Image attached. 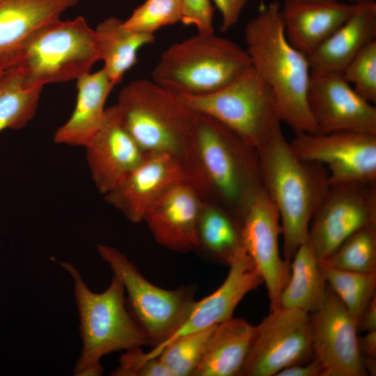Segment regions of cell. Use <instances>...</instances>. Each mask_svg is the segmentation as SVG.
Instances as JSON below:
<instances>
[{"label":"cell","mask_w":376,"mask_h":376,"mask_svg":"<svg viewBox=\"0 0 376 376\" xmlns=\"http://www.w3.org/2000/svg\"><path fill=\"white\" fill-rule=\"evenodd\" d=\"M244 40L251 66L273 93L281 123L295 132L318 133L308 102L310 63L288 40L277 2L268 3L249 21Z\"/></svg>","instance_id":"6da1fadb"},{"label":"cell","mask_w":376,"mask_h":376,"mask_svg":"<svg viewBox=\"0 0 376 376\" xmlns=\"http://www.w3.org/2000/svg\"><path fill=\"white\" fill-rule=\"evenodd\" d=\"M257 150L263 189L280 217L283 259L290 264L307 241L311 221L329 191V173L322 164L294 153L281 124Z\"/></svg>","instance_id":"7a4b0ae2"},{"label":"cell","mask_w":376,"mask_h":376,"mask_svg":"<svg viewBox=\"0 0 376 376\" xmlns=\"http://www.w3.org/2000/svg\"><path fill=\"white\" fill-rule=\"evenodd\" d=\"M116 106L125 127L143 152L178 159L203 194L196 147V113L178 94L145 79L125 85Z\"/></svg>","instance_id":"3957f363"},{"label":"cell","mask_w":376,"mask_h":376,"mask_svg":"<svg viewBox=\"0 0 376 376\" xmlns=\"http://www.w3.org/2000/svg\"><path fill=\"white\" fill-rule=\"evenodd\" d=\"M196 147L203 198L243 219L263 189L257 148L223 123L199 113Z\"/></svg>","instance_id":"277c9868"},{"label":"cell","mask_w":376,"mask_h":376,"mask_svg":"<svg viewBox=\"0 0 376 376\" xmlns=\"http://www.w3.org/2000/svg\"><path fill=\"white\" fill-rule=\"evenodd\" d=\"M59 264L72 279L79 315L82 349L74 368L75 375H101L100 359L104 355L152 345L127 308L124 286L118 277L113 275L108 288L96 293L72 263Z\"/></svg>","instance_id":"5b68a950"},{"label":"cell","mask_w":376,"mask_h":376,"mask_svg":"<svg viewBox=\"0 0 376 376\" xmlns=\"http://www.w3.org/2000/svg\"><path fill=\"white\" fill-rule=\"evenodd\" d=\"M251 66L239 45L214 32L172 44L161 54L152 80L179 95H204L227 86Z\"/></svg>","instance_id":"8992f818"},{"label":"cell","mask_w":376,"mask_h":376,"mask_svg":"<svg viewBox=\"0 0 376 376\" xmlns=\"http://www.w3.org/2000/svg\"><path fill=\"white\" fill-rule=\"evenodd\" d=\"M100 61L97 38L82 16L55 21L25 46L17 67L29 87L77 80Z\"/></svg>","instance_id":"52a82bcc"},{"label":"cell","mask_w":376,"mask_h":376,"mask_svg":"<svg viewBox=\"0 0 376 376\" xmlns=\"http://www.w3.org/2000/svg\"><path fill=\"white\" fill-rule=\"evenodd\" d=\"M179 96L191 110L216 119L256 148L281 123L270 88L252 66L214 93Z\"/></svg>","instance_id":"ba28073f"},{"label":"cell","mask_w":376,"mask_h":376,"mask_svg":"<svg viewBox=\"0 0 376 376\" xmlns=\"http://www.w3.org/2000/svg\"><path fill=\"white\" fill-rule=\"evenodd\" d=\"M101 258L122 281L130 313L151 340L152 347L172 335L186 318L194 300L193 287L173 290L148 281L135 265L114 247L97 244Z\"/></svg>","instance_id":"9c48e42d"},{"label":"cell","mask_w":376,"mask_h":376,"mask_svg":"<svg viewBox=\"0 0 376 376\" xmlns=\"http://www.w3.org/2000/svg\"><path fill=\"white\" fill-rule=\"evenodd\" d=\"M313 357L310 313L279 308L256 326L253 341L239 376H276L283 369L307 363Z\"/></svg>","instance_id":"30bf717a"},{"label":"cell","mask_w":376,"mask_h":376,"mask_svg":"<svg viewBox=\"0 0 376 376\" xmlns=\"http://www.w3.org/2000/svg\"><path fill=\"white\" fill-rule=\"evenodd\" d=\"M376 224V181L331 185L309 226L308 240L319 261L351 235Z\"/></svg>","instance_id":"8fae6325"},{"label":"cell","mask_w":376,"mask_h":376,"mask_svg":"<svg viewBox=\"0 0 376 376\" xmlns=\"http://www.w3.org/2000/svg\"><path fill=\"white\" fill-rule=\"evenodd\" d=\"M295 133L289 142L294 153L324 165L331 185L376 181V135L349 131Z\"/></svg>","instance_id":"7c38bea8"},{"label":"cell","mask_w":376,"mask_h":376,"mask_svg":"<svg viewBox=\"0 0 376 376\" xmlns=\"http://www.w3.org/2000/svg\"><path fill=\"white\" fill-rule=\"evenodd\" d=\"M313 358L322 376L368 375L358 346L357 324L327 285L320 306L310 313Z\"/></svg>","instance_id":"4fadbf2b"},{"label":"cell","mask_w":376,"mask_h":376,"mask_svg":"<svg viewBox=\"0 0 376 376\" xmlns=\"http://www.w3.org/2000/svg\"><path fill=\"white\" fill-rule=\"evenodd\" d=\"M309 109L318 130L376 135V107L360 95L342 74L311 72Z\"/></svg>","instance_id":"5bb4252c"},{"label":"cell","mask_w":376,"mask_h":376,"mask_svg":"<svg viewBox=\"0 0 376 376\" xmlns=\"http://www.w3.org/2000/svg\"><path fill=\"white\" fill-rule=\"evenodd\" d=\"M281 234L278 210L263 189L244 214L242 235L244 246L267 290L270 311L280 308V296L290 276V264L280 255Z\"/></svg>","instance_id":"9a60e30c"},{"label":"cell","mask_w":376,"mask_h":376,"mask_svg":"<svg viewBox=\"0 0 376 376\" xmlns=\"http://www.w3.org/2000/svg\"><path fill=\"white\" fill-rule=\"evenodd\" d=\"M229 271L222 284L212 293L195 301L184 322L168 338L146 352L154 358L170 342L182 336L217 326L231 318L242 299L263 283V279L245 248L228 264Z\"/></svg>","instance_id":"2e32d148"},{"label":"cell","mask_w":376,"mask_h":376,"mask_svg":"<svg viewBox=\"0 0 376 376\" xmlns=\"http://www.w3.org/2000/svg\"><path fill=\"white\" fill-rule=\"evenodd\" d=\"M84 147L92 180L103 195L121 183L147 155L125 127L116 104L107 108L102 126Z\"/></svg>","instance_id":"e0dca14e"},{"label":"cell","mask_w":376,"mask_h":376,"mask_svg":"<svg viewBox=\"0 0 376 376\" xmlns=\"http://www.w3.org/2000/svg\"><path fill=\"white\" fill-rule=\"evenodd\" d=\"M180 182L196 187L180 162L166 155L147 154L121 183L104 196L108 204L130 221L138 224L143 221L147 210L158 198Z\"/></svg>","instance_id":"ac0fdd59"},{"label":"cell","mask_w":376,"mask_h":376,"mask_svg":"<svg viewBox=\"0 0 376 376\" xmlns=\"http://www.w3.org/2000/svg\"><path fill=\"white\" fill-rule=\"evenodd\" d=\"M203 201L192 184L180 182L166 191L150 207L143 221L160 245L177 252L197 249V224Z\"/></svg>","instance_id":"d6986e66"},{"label":"cell","mask_w":376,"mask_h":376,"mask_svg":"<svg viewBox=\"0 0 376 376\" xmlns=\"http://www.w3.org/2000/svg\"><path fill=\"white\" fill-rule=\"evenodd\" d=\"M79 0H0V71L17 65L28 42Z\"/></svg>","instance_id":"ffe728a7"},{"label":"cell","mask_w":376,"mask_h":376,"mask_svg":"<svg viewBox=\"0 0 376 376\" xmlns=\"http://www.w3.org/2000/svg\"><path fill=\"white\" fill-rule=\"evenodd\" d=\"M359 4L337 0L284 3L281 15L285 36L308 56L332 35Z\"/></svg>","instance_id":"44dd1931"},{"label":"cell","mask_w":376,"mask_h":376,"mask_svg":"<svg viewBox=\"0 0 376 376\" xmlns=\"http://www.w3.org/2000/svg\"><path fill=\"white\" fill-rule=\"evenodd\" d=\"M376 40V3L359 4L355 12L307 56L311 72L342 74L350 61Z\"/></svg>","instance_id":"7402d4cb"},{"label":"cell","mask_w":376,"mask_h":376,"mask_svg":"<svg viewBox=\"0 0 376 376\" xmlns=\"http://www.w3.org/2000/svg\"><path fill=\"white\" fill-rule=\"evenodd\" d=\"M75 106L70 118L55 132L59 144L84 146L102 126L105 103L115 85L102 68L86 73L77 80Z\"/></svg>","instance_id":"603a6c76"},{"label":"cell","mask_w":376,"mask_h":376,"mask_svg":"<svg viewBox=\"0 0 376 376\" xmlns=\"http://www.w3.org/2000/svg\"><path fill=\"white\" fill-rule=\"evenodd\" d=\"M255 331L256 326L233 317L217 325L192 376H239Z\"/></svg>","instance_id":"cb8c5ba5"},{"label":"cell","mask_w":376,"mask_h":376,"mask_svg":"<svg viewBox=\"0 0 376 376\" xmlns=\"http://www.w3.org/2000/svg\"><path fill=\"white\" fill-rule=\"evenodd\" d=\"M243 219L219 204L203 198L197 224V249L210 258L228 264L244 248Z\"/></svg>","instance_id":"d4e9b609"},{"label":"cell","mask_w":376,"mask_h":376,"mask_svg":"<svg viewBox=\"0 0 376 376\" xmlns=\"http://www.w3.org/2000/svg\"><path fill=\"white\" fill-rule=\"evenodd\" d=\"M95 31L97 38L102 69L112 83L119 84L124 75L138 62V52L153 43L155 35L127 29L121 20L110 17L99 23Z\"/></svg>","instance_id":"484cf974"},{"label":"cell","mask_w":376,"mask_h":376,"mask_svg":"<svg viewBox=\"0 0 376 376\" xmlns=\"http://www.w3.org/2000/svg\"><path fill=\"white\" fill-rule=\"evenodd\" d=\"M327 285L320 262L307 240L290 262V276L280 296V308L311 313L322 304Z\"/></svg>","instance_id":"4316f807"},{"label":"cell","mask_w":376,"mask_h":376,"mask_svg":"<svg viewBox=\"0 0 376 376\" xmlns=\"http://www.w3.org/2000/svg\"><path fill=\"white\" fill-rule=\"evenodd\" d=\"M42 88L28 86L17 67L0 74V132L26 127L35 116Z\"/></svg>","instance_id":"83f0119b"},{"label":"cell","mask_w":376,"mask_h":376,"mask_svg":"<svg viewBox=\"0 0 376 376\" xmlns=\"http://www.w3.org/2000/svg\"><path fill=\"white\" fill-rule=\"evenodd\" d=\"M320 264L327 285L358 324L363 312L375 295L376 273L350 272Z\"/></svg>","instance_id":"f1b7e54d"},{"label":"cell","mask_w":376,"mask_h":376,"mask_svg":"<svg viewBox=\"0 0 376 376\" xmlns=\"http://www.w3.org/2000/svg\"><path fill=\"white\" fill-rule=\"evenodd\" d=\"M321 263L341 270L376 273V224L354 233Z\"/></svg>","instance_id":"f546056e"},{"label":"cell","mask_w":376,"mask_h":376,"mask_svg":"<svg viewBox=\"0 0 376 376\" xmlns=\"http://www.w3.org/2000/svg\"><path fill=\"white\" fill-rule=\"evenodd\" d=\"M216 326L177 338L157 354L171 376H192Z\"/></svg>","instance_id":"4dcf8cb0"},{"label":"cell","mask_w":376,"mask_h":376,"mask_svg":"<svg viewBox=\"0 0 376 376\" xmlns=\"http://www.w3.org/2000/svg\"><path fill=\"white\" fill-rule=\"evenodd\" d=\"M182 14L181 0H146L123 24L129 30L155 35L159 29L181 22Z\"/></svg>","instance_id":"1f68e13d"},{"label":"cell","mask_w":376,"mask_h":376,"mask_svg":"<svg viewBox=\"0 0 376 376\" xmlns=\"http://www.w3.org/2000/svg\"><path fill=\"white\" fill-rule=\"evenodd\" d=\"M354 89L368 102L376 103V40L368 44L342 73Z\"/></svg>","instance_id":"d6a6232c"},{"label":"cell","mask_w":376,"mask_h":376,"mask_svg":"<svg viewBox=\"0 0 376 376\" xmlns=\"http://www.w3.org/2000/svg\"><path fill=\"white\" fill-rule=\"evenodd\" d=\"M114 376H171L158 357L146 358L141 347L127 350L119 359Z\"/></svg>","instance_id":"836d02e7"},{"label":"cell","mask_w":376,"mask_h":376,"mask_svg":"<svg viewBox=\"0 0 376 376\" xmlns=\"http://www.w3.org/2000/svg\"><path fill=\"white\" fill-rule=\"evenodd\" d=\"M183 14L181 22L194 26L197 32H214V6L210 0H181Z\"/></svg>","instance_id":"e575fe53"},{"label":"cell","mask_w":376,"mask_h":376,"mask_svg":"<svg viewBox=\"0 0 376 376\" xmlns=\"http://www.w3.org/2000/svg\"><path fill=\"white\" fill-rule=\"evenodd\" d=\"M221 17V30L227 31L238 22L249 0H210Z\"/></svg>","instance_id":"d590c367"},{"label":"cell","mask_w":376,"mask_h":376,"mask_svg":"<svg viewBox=\"0 0 376 376\" xmlns=\"http://www.w3.org/2000/svg\"><path fill=\"white\" fill-rule=\"evenodd\" d=\"M276 376H322V367L313 357L307 363L295 364L283 369Z\"/></svg>","instance_id":"8d00e7d4"},{"label":"cell","mask_w":376,"mask_h":376,"mask_svg":"<svg viewBox=\"0 0 376 376\" xmlns=\"http://www.w3.org/2000/svg\"><path fill=\"white\" fill-rule=\"evenodd\" d=\"M357 330L359 332L376 330V295L363 312L357 324Z\"/></svg>","instance_id":"74e56055"},{"label":"cell","mask_w":376,"mask_h":376,"mask_svg":"<svg viewBox=\"0 0 376 376\" xmlns=\"http://www.w3.org/2000/svg\"><path fill=\"white\" fill-rule=\"evenodd\" d=\"M358 346L362 357L376 358V330L358 336Z\"/></svg>","instance_id":"f35d334b"},{"label":"cell","mask_w":376,"mask_h":376,"mask_svg":"<svg viewBox=\"0 0 376 376\" xmlns=\"http://www.w3.org/2000/svg\"><path fill=\"white\" fill-rule=\"evenodd\" d=\"M349 1H350L352 3H355V4H362V3H366L375 1V0H349Z\"/></svg>","instance_id":"ab89813d"},{"label":"cell","mask_w":376,"mask_h":376,"mask_svg":"<svg viewBox=\"0 0 376 376\" xmlns=\"http://www.w3.org/2000/svg\"><path fill=\"white\" fill-rule=\"evenodd\" d=\"M284 3H293V2H304V1H325V0H283Z\"/></svg>","instance_id":"60d3db41"},{"label":"cell","mask_w":376,"mask_h":376,"mask_svg":"<svg viewBox=\"0 0 376 376\" xmlns=\"http://www.w3.org/2000/svg\"><path fill=\"white\" fill-rule=\"evenodd\" d=\"M2 72H3V71H0V74H1Z\"/></svg>","instance_id":"b9f144b4"}]
</instances>
